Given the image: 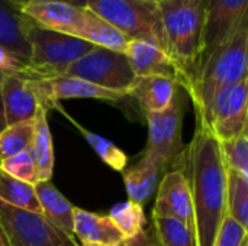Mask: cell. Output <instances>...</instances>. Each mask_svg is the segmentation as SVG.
<instances>
[{
  "label": "cell",
  "mask_w": 248,
  "mask_h": 246,
  "mask_svg": "<svg viewBox=\"0 0 248 246\" xmlns=\"http://www.w3.org/2000/svg\"><path fill=\"white\" fill-rule=\"evenodd\" d=\"M124 242H125V246H160L153 226L148 229H142L135 236L128 238Z\"/></svg>",
  "instance_id": "32"
},
{
  "label": "cell",
  "mask_w": 248,
  "mask_h": 246,
  "mask_svg": "<svg viewBox=\"0 0 248 246\" xmlns=\"http://www.w3.org/2000/svg\"><path fill=\"white\" fill-rule=\"evenodd\" d=\"M247 239L248 229L227 215L221 223L214 246H247Z\"/></svg>",
  "instance_id": "30"
},
{
  "label": "cell",
  "mask_w": 248,
  "mask_h": 246,
  "mask_svg": "<svg viewBox=\"0 0 248 246\" xmlns=\"http://www.w3.org/2000/svg\"><path fill=\"white\" fill-rule=\"evenodd\" d=\"M0 203L16 209L41 213V206L36 197L35 187L29 183L13 178L0 170Z\"/></svg>",
  "instance_id": "22"
},
{
  "label": "cell",
  "mask_w": 248,
  "mask_h": 246,
  "mask_svg": "<svg viewBox=\"0 0 248 246\" xmlns=\"http://www.w3.org/2000/svg\"><path fill=\"white\" fill-rule=\"evenodd\" d=\"M80 39L93 43L94 46H103L118 52H125L128 39L112 25L103 20L100 16L86 7V23L80 33Z\"/></svg>",
  "instance_id": "21"
},
{
  "label": "cell",
  "mask_w": 248,
  "mask_h": 246,
  "mask_svg": "<svg viewBox=\"0 0 248 246\" xmlns=\"http://www.w3.org/2000/svg\"><path fill=\"white\" fill-rule=\"evenodd\" d=\"M74 236L81 244L118 245L124 236L109 216L74 207Z\"/></svg>",
  "instance_id": "19"
},
{
  "label": "cell",
  "mask_w": 248,
  "mask_h": 246,
  "mask_svg": "<svg viewBox=\"0 0 248 246\" xmlns=\"http://www.w3.org/2000/svg\"><path fill=\"white\" fill-rule=\"evenodd\" d=\"M124 54L126 55L135 77L167 75L177 80L174 64L155 41L131 39L128 41Z\"/></svg>",
  "instance_id": "14"
},
{
  "label": "cell",
  "mask_w": 248,
  "mask_h": 246,
  "mask_svg": "<svg viewBox=\"0 0 248 246\" xmlns=\"http://www.w3.org/2000/svg\"><path fill=\"white\" fill-rule=\"evenodd\" d=\"M248 78L221 88L203 120L219 142L231 141L247 132Z\"/></svg>",
  "instance_id": "8"
},
{
  "label": "cell",
  "mask_w": 248,
  "mask_h": 246,
  "mask_svg": "<svg viewBox=\"0 0 248 246\" xmlns=\"http://www.w3.org/2000/svg\"><path fill=\"white\" fill-rule=\"evenodd\" d=\"M108 216L119 229L124 239L135 236L144 229L147 222L142 204L132 200H126L124 203L116 204Z\"/></svg>",
  "instance_id": "26"
},
{
  "label": "cell",
  "mask_w": 248,
  "mask_h": 246,
  "mask_svg": "<svg viewBox=\"0 0 248 246\" xmlns=\"http://www.w3.org/2000/svg\"><path fill=\"white\" fill-rule=\"evenodd\" d=\"M1 103L6 126L33 120L39 103L22 74H7L1 78Z\"/></svg>",
  "instance_id": "13"
},
{
  "label": "cell",
  "mask_w": 248,
  "mask_h": 246,
  "mask_svg": "<svg viewBox=\"0 0 248 246\" xmlns=\"http://www.w3.org/2000/svg\"><path fill=\"white\" fill-rule=\"evenodd\" d=\"M29 67L22 62L17 57H15L9 49L0 45V74H26Z\"/></svg>",
  "instance_id": "31"
},
{
  "label": "cell",
  "mask_w": 248,
  "mask_h": 246,
  "mask_svg": "<svg viewBox=\"0 0 248 246\" xmlns=\"http://www.w3.org/2000/svg\"><path fill=\"white\" fill-rule=\"evenodd\" d=\"M1 78H3V75L0 74V132L6 128L4 113H3V103H1Z\"/></svg>",
  "instance_id": "34"
},
{
  "label": "cell",
  "mask_w": 248,
  "mask_h": 246,
  "mask_svg": "<svg viewBox=\"0 0 248 246\" xmlns=\"http://www.w3.org/2000/svg\"><path fill=\"white\" fill-rule=\"evenodd\" d=\"M221 154L227 170H234L248 175V135L247 132L241 133L240 136L219 142Z\"/></svg>",
  "instance_id": "29"
},
{
  "label": "cell",
  "mask_w": 248,
  "mask_h": 246,
  "mask_svg": "<svg viewBox=\"0 0 248 246\" xmlns=\"http://www.w3.org/2000/svg\"><path fill=\"white\" fill-rule=\"evenodd\" d=\"M20 10L33 25L76 38H80L86 23V7L67 3H31Z\"/></svg>",
  "instance_id": "12"
},
{
  "label": "cell",
  "mask_w": 248,
  "mask_h": 246,
  "mask_svg": "<svg viewBox=\"0 0 248 246\" xmlns=\"http://www.w3.org/2000/svg\"><path fill=\"white\" fill-rule=\"evenodd\" d=\"M83 246H125V242H121L118 245H97V244H81Z\"/></svg>",
  "instance_id": "36"
},
{
  "label": "cell",
  "mask_w": 248,
  "mask_h": 246,
  "mask_svg": "<svg viewBox=\"0 0 248 246\" xmlns=\"http://www.w3.org/2000/svg\"><path fill=\"white\" fill-rule=\"evenodd\" d=\"M0 246H10L9 241H7V236H6V233H4V231L1 228V225H0Z\"/></svg>",
  "instance_id": "35"
},
{
  "label": "cell",
  "mask_w": 248,
  "mask_h": 246,
  "mask_svg": "<svg viewBox=\"0 0 248 246\" xmlns=\"http://www.w3.org/2000/svg\"><path fill=\"white\" fill-rule=\"evenodd\" d=\"M248 23L222 45L201 55L193 71L182 86L189 94L196 117L203 119L215 94L248 78Z\"/></svg>",
  "instance_id": "2"
},
{
  "label": "cell",
  "mask_w": 248,
  "mask_h": 246,
  "mask_svg": "<svg viewBox=\"0 0 248 246\" xmlns=\"http://www.w3.org/2000/svg\"><path fill=\"white\" fill-rule=\"evenodd\" d=\"M26 38L31 46L29 70L26 77H57L90 52L94 45L73 35L44 29L29 20Z\"/></svg>",
  "instance_id": "4"
},
{
  "label": "cell",
  "mask_w": 248,
  "mask_h": 246,
  "mask_svg": "<svg viewBox=\"0 0 248 246\" xmlns=\"http://www.w3.org/2000/svg\"><path fill=\"white\" fill-rule=\"evenodd\" d=\"M144 1H148V3H155V4H158V3H161V1H166V0H144Z\"/></svg>",
  "instance_id": "37"
},
{
  "label": "cell",
  "mask_w": 248,
  "mask_h": 246,
  "mask_svg": "<svg viewBox=\"0 0 248 246\" xmlns=\"http://www.w3.org/2000/svg\"><path fill=\"white\" fill-rule=\"evenodd\" d=\"M0 225L10 246H80L76 239L33 213L0 203Z\"/></svg>",
  "instance_id": "7"
},
{
  "label": "cell",
  "mask_w": 248,
  "mask_h": 246,
  "mask_svg": "<svg viewBox=\"0 0 248 246\" xmlns=\"http://www.w3.org/2000/svg\"><path fill=\"white\" fill-rule=\"evenodd\" d=\"M179 83L167 75L137 77L129 96L135 97L145 113H155L167 109L177 96Z\"/></svg>",
  "instance_id": "16"
},
{
  "label": "cell",
  "mask_w": 248,
  "mask_h": 246,
  "mask_svg": "<svg viewBox=\"0 0 248 246\" xmlns=\"http://www.w3.org/2000/svg\"><path fill=\"white\" fill-rule=\"evenodd\" d=\"M164 52L177 70L179 86H183L193 71L202 49L205 35L203 0H166L158 3Z\"/></svg>",
  "instance_id": "3"
},
{
  "label": "cell",
  "mask_w": 248,
  "mask_h": 246,
  "mask_svg": "<svg viewBox=\"0 0 248 246\" xmlns=\"http://www.w3.org/2000/svg\"><path fill=\"white\" fill-rule=\"evenodd\" d=\"M55 109L61 113V115H64L65 116V119L83 135V138L89 142V145L93 148V151L100 157V159L106 164V165H109L110 168H113L115 171H124L125 170V167H126V164H128V157H126V154L122 151V149H119L112 141H109V139H106V138H103V136H100V135H96V133H93V132H90V130H87L86 128H83L78 122H76L61 106H60V103L55 106Z\"/></svg>",
  "instance_id": "23"
},
{
  "label": "cell",
  "mask_w": 248,
  "mask_h": 246,
  "mask_svg": "<svg viewBox=\"0 0 248 246\" xmlns=\"http://www.w3.org/2000/svg\"><path fill=\"white\" fill-rule=\"evenodd\" d=\"M153 229L160 246H196L195 232L179 219L153 216Z\"/></svg>",
  "instance_id": "25"
},
{
  "label": "cell",
  "mask_w": 248,
  "mask_h": 246,
  "mask_svg": "<svg viewBox=\"0 0 248 246\" xmlns=\"http://www.w3.org/2000/svg\"><path fill=\"white\" fill-rule=\"evenodd\" d=\"M0 170L23 183H29L32 186L38 183V168L32 148L0 159Z\"/></svg>",
  "instance_id": "28"
},
{
  "label": "cell",
  "mask_w": 248,
  "mask_h": 246,
  "mask_svg": "<svg viewBox=\"0 0 248 246\" xmlns=\"http://www.w3.org/2000/svg\"><path fill=\"white\" fill-rule=\"evenodd\" d=\"M153 216L179 219L195 232L193 203L189 181L183 170L166 173L163 180L158 183Z\"/></svg>",
  "instance_id": "11"
},
{
  "label": "cell",
  "mask_w": 248,
  "mask_h": 246,
  "mask_svg": "<svg viewBox=\"0 0 248 246\" xmlns=\"http://www.w3.org/2000/svg\"><path fill=\"white\" fill-rule=\"evenodd\" d=\"M48 112L42 107L33 119V155L38 168V181H51L54 174V145L46 119Z\"/></svg>",
  "instance_id": "20"
},
{
  "label": "cell",
  "mask_w": 248,
  "mask_h": 246,
  "mask_svg": "<svg viewBox=\"0 0 248 246\" xmlns=\"http://www.w3.org/2000/svg\"><path fill=\"white\" fill-rule=\"evenodd\" d=\"M183 173L193 203L196 246H214L227 216V168L219 141L199 117L193 139L185 152Z\"/></svg>",
  "instance_id": "1"
},
{
  "label": "cell",
  "mask_w": 248,
  "mask_h": 246,
  "mask_svg": "<svg viewBox=\"0 0 248 246\" xmlns=\"http://www.w3.org/2000/svg\"><path fill=\"white\" fill-rule=\"evenodd\" d=\"M164 170V164L157 157L150 152H144L142 159L124 175L129 200L140 204L145 203L157 191L160 174Z\"/></svg>",
  "instance_id": "17"
},
{
  "label": "cell",
  "mask_w": 248,
  "mask_h": 246,
  "mask_svg": "<svg viewBox=\"0 0 248 246\" xmlns=\"http://www.w3.org/2000/svg\"><path fill=\"white\" fill-rule=\"evenodd\" d=\"M29 19L10 0H0V45L29 67L31 46L26 38Z\"/></svg>",
  "instance_id": "15"
},
{
  "label": "cell",
  "mask_w": 248,
  "mask_h": 246,
  "mask_svg": "<svg viewBox=\"0 0 248 246\" xmlns=\"http://www.w3.org/2000/svg\"><path fill=\"white\" fill-rule=\"evenodd\" d=\"M205 35L202 54L222 45L248 23V0H203ZM201 58V57H199ZM199 61V59H198Z\"/></svg>",
  "instance_id": "10"
},
{
  "label": "cell",
  "mask_w": 248,
  "mask_h": 246,
  "mask_svg": "<svg viewBox=\"0 0 248 246\" xmlns=\"http://www.w3.org/2000/svg\"><path fill=\"white\" fill-rule=\"evenodd\" d=\"M183 113L185 101L179 93L167 109L155 113H145L148 123V144L145 152L157 157L164 167L182 154Z\"/></svg>",
  "instance_id": "9"
},
{
  "label": "cell",
  "mask_w": 248,
  "mask_h": 246,
  "mask_svg": "<svg viewBox=\"0 0 248 246\" xmlns=\"http://www.w3.org/2000/svg\"><path fill=\"white\" fill-rule=\"evenodd\" d=\"M86 7L118 29L128 41L151 39L164 49L158 4L144 0H87Z\"/></svg>",
  "instance_id": "5"
},
{
  "label": "cell",
  "mask_w": 248,
  "mask_h": 246,
  "mask_svg": "<svg viewBox=\"0 0 248 246\" xmlns=\"http://www.w3.org/2000/svg\"><path fill=\"white\" fill-rule=\"evenodd\" d=\"M10 1H13L19 7H23L26 4H31V3H67V4H71L76 7H86L87 6V0H10Z\"/></svg>",
  "instance_id": "33"
},
{
  "label": "cell",
  "mask_w": 248,
  "mask_h": 246,
  "mask_svg": "<svg viewBox=\"0 0 248 246\" xmlns=\"http://www.w3.org/2000/svg\"><path fill=\"white\" fill-rule=\"evenodd\" d=\"M42 216L67 236L74 238V206L55 188L51 181H38L35 186Z\"/></svg>",
  "instance_id": "18"
},
{
  "label": "cell",
  "mask_w": 248,
  "mask_h": 246,
  "mask_svg": "<svg viewBox=\"0 0 248 246\" xmlns=\"http://www.w3.org/2000/svg\"><path fill=\"white\" fill-rule=\"evenodd\" d=\"M64 75L77 77L113 91H131L137 77L124 52L94 46L84 57L73 62Z\"/></svg>",
  "instance_id": "6"
},
{
  "label": "cell",
  "mask_w": 248,
  "mask_h": 246,
  "mask_svg": "<svg viewBox=\"0 0 248 246\" xmlns=\"http://www.w3.org/2000/svg\"><path fill=\"white\" fill-rule=\"evenodd\" d=\"M227 215L248 229V175L227 170Z\"/></svg>",
  "instance_id": "24"
},
{
  "label": "cell",
  "mask_w": 248,
  "mask_h": 246,
  "mask_svg": "<svg viewBox=\"0 0 248 246\" xmlns=\"http://www.w3.org/2000/svg\"><path fill=\"white\" fill-rule=\"evenodd\" d=\"M33 144V120L20 122L6 126L0 132V159L13 157L22 151L32 148Z\"/></svg>",
  "instance_id": "27"
}]
</instances>
